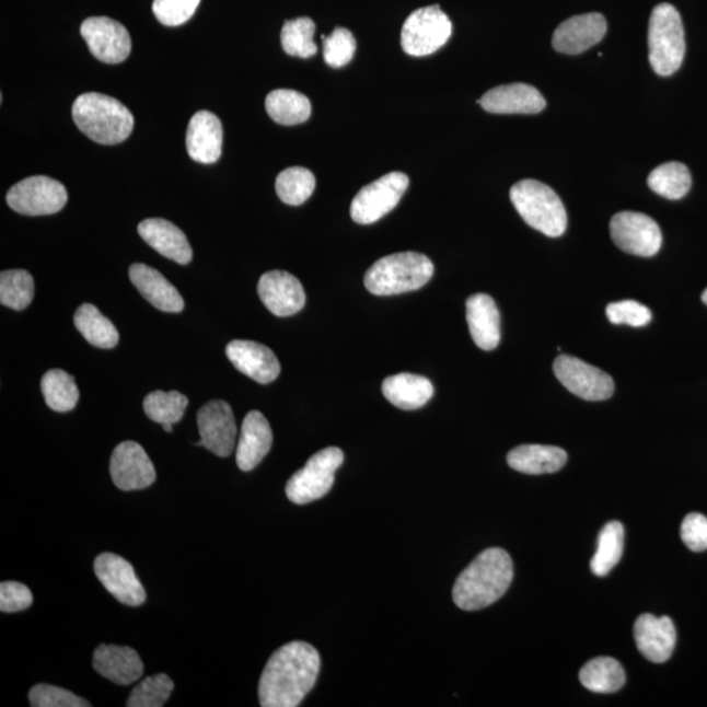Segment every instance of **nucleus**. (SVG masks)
I'll return each instance as SVG.
<instances>
[{
	"mask_svg": "<svg viewBox=\"0 0 707 707\" xmlns=\"http://www.w3.org/2000/svg\"><path fill=\"white\" fill-rule=\"evenodd\" d=\"M553 371L567 391L586 402H603L615 392V382L602 370L576 357L559 356Z\"/></svg>",
	"mask_w": 707,
	"mask_h": 707,
	"instance_id": "nucleus-11",
	"label": "nucleus"
},
{
	"mask_svg": "<svg viewBox=\"0 0 707 707\" xmlns=\"http://www.w3.org/2000/svg\"><path fill=\"white\" fill-rule=\"evenodd\" d=\"M30 704L33 707H89L85 699L72 692L48 684H37L30 691Z\"/></svg>",
	"mask_w": 707,
	"mask_h": 707,
	"instance_id": "nucleus-42",
	"label": "nucleus"
},
{
	"mask_svg": "<svg viewBox=\"0 0 707 707\" xmlns=\"http://www.w3.org/2000/svg\"><path fill=\"white\" fill-rule=\"evenodd\" d=\"M223 126L208 111H199L192 117L186 131V150L195 162L212 164L222 155Z\"/></svg>",
	"mask_w": 707,
	"mask_h": 707,
	"instance_id": "nucleus-22",
	"label": "nucleus"
},
{
	"mask_svg": "<svg viewBox=\"0 0 707 707\" xmlns=\"http://www.w3.org/2000/svg\"><path fill=\"white\" fill-rule=\"evenodd\" d=\"M682 538L692 552H705L707 549V518L698 512L688 513L683 520Z\"/></svg>",
	"mask_w": 707,
	"mask_h": 707,
	"instance_id": "nucleus-46",
	"label": "nucleus"
},
{
	"mask_svg": "<svg viewBox=\"0 0 707 707\" xmlns=\"http://www.w3.org/2000/svg\"><path fill=\"white\" fill-rule=\"evenodd\" d=\"M77 329L86 343L100 349H113L118 344V331L109 318H106L97 306L82 304L73 316Z\"/></svg>",
	"mask_w": 707,
	"mask_h": 707,
	"instance_id": "nucleus-31",
	"label": "nucleus"
},
{
	"mask_svg": "<svg viewBox=\"0 0 707 707\" xmlns=\"http://www.w3.org/2000/svg\"><path fill=\"white\" fill-rule=\"evenodd\" d=\"M111 476L119 490L132 491L149 488L157 479L153 466L143 447L136 442H123L112 453Z\"/></svg>",
	"mask_w": 707,
	"mask_h": 707,
	"instance_id": "nucleus-15",
	"label": "nucleus"
},
{
	"mask_svg": "<svg viewBox=\"0 0 707 707\" xmlns=\"http://www.w3.org/2000/svg\"><path fill=\"white\" fill-rule=\"evenodd\" d=\"M322 660L315 647L293 640L266 663L258 685L263 707H297L316 684Z\"/></svg>",
	"mask_w": 707,
	"mask_h": 707,
	"instance_id": "nucleus-1",
	"label": "nucleus"
},
{
	"mask_svg": "<svg viewBox=\"0 0 707 707\" xmlns=\"http://www.w3.org/2000/svg\"><path fill=\"white\" fill-rule=\"evenodd\" d=\"M273 444L271 427L263 415L252 410L245 416L236 450V463L243 472H251L263 462Z\"/></svg>",
	"mask_w": 707,
	"mask_h": 707,
	"instance_id": "nucleus-25",
	"label": "nucleus"
},
{
	"mask_svg": "<svg viewBox=\"0 0 707 707\" xmlns=\"http://www.w3.org/2000/svg\"><path fill=\"white\" fill-rule=\"evenodd\" d=\"M606 317L612 324H625L629 326H645L651 322V311L646 305L635 300H623V302L611 303L606 306Z\"/></svg>",
	"mask_w": 707,
	"mask_h": 707,
	"instance_id": "nucleus-44",
	"label": "nucleus"
},
{
	"mask_svg": "<svg viewBox=\"0 0 707 707\" xmlns=\"http://www.w3.org/2000/svg\"><path fill=\"white\" fill-rule=\"evenodd\" d=\"M80 33L92 56L100 62L117 65L131 51V37L121 23L111 18L96 16L84 20Z\"/></svg>",
	"mask_w": 707,
	"mask_h": 707,
	"instance_id": "nucleus-13",
	"label": "nucleus"
},
{
	"mask_svg": "<svg viewBox=\"0 0 707 707\" xmlns=\"http://www.w3.org/2000/svg\"><path fill=\"white\" fill-rule=\"evenodd\" d=\"M606 30L609 25L602 13L591 12L572 16L559 24L553 35V48L563 55H580L602 42Z\"/></svg>",
	"mask_w": 707,
	"mask_h": 707,
	"instance_id": "nucleus-17",
	"label": "nucleus"
},
{
	"mask_svg": "<svg viewBox=\"0 0 707 707\" xmlns=\"http://www.w3.org/2000/svg\"><path fill=\"white\" fill-rule=\"evenodd\" d=\"M357 43L352 33L346 28H336L329 37L324 38V59L331 68H344L356 55Z\"/></svg>",
	"mask_w": 707,
	"mask_h": 707,
	"instance_id": "nucleus-41",
	"label": "nucleus"
},
{
	"mask_svg": "<svg viewBox=\"0 0 707 707\" xmlns=\"http://www.w3.org/2000/svg\"><path fill=\"white\" fill-rule=\"evenodd\" d=\"M344 464V452L337 447L318 451L286 485V496L295 505L322 499L333 488L335 475Z\"/></svg>",
	"mask_w": 707,
	"mask_h": 707,
	"instance_id": "nucleus-7",
	"label": "nucleus"
},
{
	"mask_svg": "<svg viewBox=\"0 0 707 707\" xmlns=\"http://www.w3.org/2000/svg\"><path fill=\"white\" fill-rule=\"evenodd\" d=\"M382 391L392 405L403 410L422 408L433 396V385L429 379L406 372L386 378Z\"/></svg>",
	"mask_w": 707,
	"mask_h": 707,
	"instance_id": "nucleus-29",
	"label": "nucleus"
},
{
	"mask_svg": "<svg viewBox=\"0 0 707 707\" xmlns=\"http://www.w3.org/2000/svg\"><path fill=\"white\" fill-rule=\"evenodd\" d=\"M96 577L119 603L139 606L146 602V591L135 567L121 556L103 553L95 559Z\"/></svg>",
	"mask_w": 707,
	"mask_h": 707,
	"instance_id": "nucleus-16",
	"label": "nucleus"
},
{
	"mask_svg": "<svg viewBox=\"0 0 707 707\" xmlns=\"http://www.w3.org/2000/svg\"><path fill=\"white\" fill-rule=\"evenodd\" d=\"M35 297V281L26 270H5L0 275V303L23 311Z\"/></svg>",
	"mask_w": 707,
	"mask_h": 707,
	"instance_id": "nucleus-38",
	"label": "nucleus"
},
{
	"mask_svg": "<svg viewBox=\"0 0 707 707\" xmlns=\"http://www.w3.org/2000/svg\"><path fill=\"white\" fill-rule=\"evenodd\" d=\"M189 399L183 393L157 391L146 396L143 409L151 421L175 425L182 421Z\"/></svg>",
	"mask_w": 707,
	"mask_h": 707,
	"instance_id": "nucleus-37",
	"label": "nucleus"
},
{
	"mask_svg": "<svg viewBox=\"0 0 707 707\" xmlns=\"http://www.w3.org/2000/svg\"><path fill=\"white\" fill-rule=\"evenodd\" d=\"M129 277L139 293L155 309L173 313L184 310L183 297L158 270L144 264H135L130 266Z\"/></svg>",
	"mask_w": 707,
	"mask_h": 707,
	"instance_id": "nucleus-27",
	"label": "nucleus"
},
{
	"mask_svg": "<svg viewBox=\"0 0 707 707\" xmlns=\"http://www.w3.org/2000/svg\"><path fill=\"white\" fill-rule=\"evenodd\" d=\"M73 123L84 136L100 144H118L135 129V117L115 97L90 92L80 95L72 105Z\"/></svg>",
	"mask_w": 707,
	"mask_h": 707,
	"instance_id": "nucleus-3",
	"label": "nucleus"
},
{
	"mask_svg": "<svg viewBox=\"0 0 707 707\" xmlns=\"http://www.w3.org/2000/svg\"><path fill=\"white\" fill-rule=\"evenodd\" d=\"M638 650L652 663H664L676 646V629L670 617H656L646 613L635 624Z\"/></svg>",
	"mask_w": 707,
	"mask_h": 707,
	"instance_id": "nucleus-21",
	"label": "nucleus"
},
{
	"mask_svg": "<svg viewBox=\"0 0 707 707\" xmlns=\"http://www.w3.org/2000/svg\"><path fill=\"white\" fill-rule=\"evenodd\" d=\"M452 24L438 4L424 7L406 19L402 31V46L406 55L426 57L449 42Z\"/></svg>",
	"mask_w": 707,
	"mask_h": 707,
	"instance_id": "nucleus-8",
	"label": "nucleus"
},
{
	"mask_svg": "<svg viewBox=\"0 0 707 707\" xmlns=\"http://www.w3.org/2000/svg\"><path fill=\"white\" fill-rule=\"evenodd\" d=\"M685 33L682 16L670 3L658 4L649 23V59L660 77H670L682 68Z\"/></svg>",
	"mask_w": 707,
	"mask_h": 707,
	"instance_id": "nucleus-6",
	"label": "nucleus"
},
{
	"mask_svg": "<svg viewBox=\"0 0 707 707\" xmlns=\"http://www.w3.org/2000/svg\"><path fill=\"white\" fill-rule=\"evenodd\" d=\"M175 684L172 679L165 673H158L150 677H146L141 684H138L132 689L128 698L129 707H162L169 702Z\"/></svg>",
	"mask_w": 707,
	"mask_h": 707,
	"instance_id": "nucleus-40",
	"label": "nucleus"
},
{
	"mask_svg": "<svg viewBox=\"0 0 707 707\" xmlns=\"http://www.w3.org/2000/svg\"><path fill=\"white\" fill-rule=\"evenodd\" d=\"M624 526L619 522H611L600 531L598 550L591 561V570L596 577L609 576L623 557Z\"/></svg>",
	"mask_w": 707,
	"mask_h": 707,
	"instance_id": "nucleus-34",
	"label": "nucleus"
},
{
	"mask_svg": "<svg viewBox=\"0 0 707 707\" xmlns=\"http://www.w3.org/2000/svg\"><path fill=\"white\" fill-rule=\"evenodd\" d=\"M138 233L160 255L179 265H188L193 258L192 246L185 233L169 220L151 218L138 225Z\"/></svg>",
	"mask_w": 707,
	"mask_h": 707,
	"instance_id": "nucleus-24",
	"label": "nucleus"
},
{
	"mask_svg": "<svg viewBox=\"0 0 707 707\" xmlns=\"http://www.w3.org/2000/svg\"><path fill=\"white\" fill-rule=\"evenodd\" d=\"M408 186L409 178L403 172H391L364 186L351 202L350 213L354 222L358 224L378 222L396 208Z\"/></svg>",
	"mask_w": 707,
	"mask_h": 707,
	"instance_id": "nucleus-9",
	"label": "nucleus"
},
{
	"mask_svg": "<svg viewBox=\"0 0 707 707\" xmlns=\"http://www.w3.org/2000/svg\"><path fill=\"white\" fill-rule=\"evenodd\" d=\"M266 112L279 125L303 124L311 117L312 105L309 97L293 90H275L266 96Z\"/></svg>",
	"mask_w": 707,
	"mask_h": 707,
	"instance_id": "nucleus-30",
	"label": "nucleus"
},
{
	"mask_svg": "<svg viewBox=\"0 0 707 707\" xmlns=\"http://www.w3.org/2000/svg\"><path fill=\"white\" fill-rule=\"evenodd\" d=\"M510 198L519 216L533 230L549 237L564 235L567 227L565 206L548 185L536 179H522L512 186Z\"/></svg>",
	"mask_w": 707,
	"mask_h": 707,
	"instance_id": "nucleus-5",
	"label": "nucleus"
},
{
	"mask_svg": "<svg viewBox=\"0 0 707 707\" xmlns=\"http://www.w3.org/2000/svg\"><path fill=\"white\" fill-rule=\"evenodd\" d=\"M316 178L303 166H291L279 173L276 190L281 201L290 206L303 205L315 190Z\"/></svg>",
	"mask_w": 707,
	"mask_h": 707,
	"instance_id": "nucleus-36",
	"label": "nucleus"
},
{
	"mask_svg": "<svg viewBox=\"0 0 707 707\" xmlns=\"http://www.w3.org/2000/svg\"><path fill=\"white\" fill-rule=\"evenodd\" d=\"M478 103L495 115H536L546 106L542 93L525 83L496 86L486 92Z\"/></svg>",
	"mask_w": 707,
	"mask_h": 707,
	"instance_id": "nucleus-19",
	"label": "nucleus"
},
{
	"mask_svg": "<svg viewBox=\"0 0 707 707\" xmlns=\"http://www.w3.org/2000/svg\"><path fill=\"white\" fill-rule=\"evenodd\" d=\"M33 595L28 587L19 582L0 584V611L13 613L30 609Z\"/></svg>",
	"mask_w": 707,
	"mask_h": 707,
	"instance_id": "nucleus-45",
	"label": "nucleus"
},
{
	"mask_svg": "<svg viewBox=\"0 0 707 707\" xmlns=\"http://www.w3.org/2000/svg\"><path fill=\"white\" fill-rule=\"evenodd\" d=\"M201 0H153L152 11L166 26L183 25L195 15Z\"/></svg>",
	"mask_w": 707,
	"mask_h": 707,
	"instance_id": "nucleus-43",
	"label": "nucleus"
},
{
	"mask_svg": "<svg viewBox=\"0 0 707 707\" xmlns=\"http://www.w3.org/2000/svg\"><path fill=\"white\" fill-rule=\"evenodd\" d=\"M611 236L619 250L639 257L656 256L663 242L656 220L633 211L618 212L612 218Z\"/></svg>",
	"mask_w": 707,
	"mask_h": 707,
	"instance_id": "nucleus-12",
	"label": "nucleus"
},
{
	"mask_svg": "<svg viewBox=\"0 0 707 707\" xmlns=\"http://www.w3.org/2000/svg\"><path fill=\"white\" fill-rule=\"evenodd\" d=\"M433 265L416 252L395 253L380 258L366 273L364 286L373 295L390 297L421 289L430 281Z\"/></svg>",
	"mask_w": 707,
	"mask_h": 707,
	"instance_id": "nucleus-4",
	"label": "nucleus"
},
{
	"mask_svg": "<svg viewBox=\"0 0 707 707\" xmlns=\"http://www.w3.org/2000/svg\"><path fill=\"white\" fill-rule=\"evenodd\" d=\"M68 199L65 186L46 176L25 178L7 193V204L10 208L30 217L51 216L61 211Z\"/></svg>",
	"mask_w": 707,
	"mask_h": 707,
	"instance_id": "nucleus-10",
	"label": "nucleus"
},
{
	"mask_svg": "<svg viewBox=\"0 0 707 707\" xmlns=\"http://www.w3.org/2000/svg\"><path fill=\"white\" fill-rule=\"evenodd\" d=\"M466 322L473 341L479 349L491 351L500 341V315L495 299L476 293L466 300Z\"/></svg>",
	"mask_w": 707,
	"mask_h": 707,
	"instance_id": "nucleus-26",
	"label": "nucleus"
},
{
	"mask_svg": "<svg viewBox=\"0 0 707 707\" xmlns=\"http://www.w3.org/2000/svg\"><path fill=\"white\" fill-rule=\"evenodd\" d=\"M225 354L236 370L259 384L273 383L281 373L276 354L262 344L235 339L227 345Z\"/></svg>",
	"mask_w": 707,
	"mask_h": 707,
	"instance_id": "nucleus-20",
	"label": "nucleus"
},
{
	"mask_svg": "<svg viewBox=\"0 0 707 707\" xmlns=\"http://www.w3.org/2000/svg\"><path fill=\"white\" fill-rule=\"evenodd\" d=\"M197 424L201 440L196 445L205 447L219 457H229L235 450L237 436L231 406L222 399L206 404L198 412Z\"/></svg>",
	"mask_w": 707,
	"mask_h": 707,
	"instance_id": "nucleus-14",
	"label": "nucleus"
},
{
	"mask_svg": "<svg viewBox=\"0 0 707 707\" xmlns=\"http://www.w3.org/2000/svg\"><path fill=\"white\" fill-rule=\"evenodd\" d=\"M647 184L657 195L676 201L688 195L692 188V176L688 166L670 162L653 170L647 178Z\"/></svg>",
	"mask_w": 707,
	"mask_h": 707,
	"instance_id": "nucleus-33",
	"label": "nucleus"
},
{
	"mask_svg": "<svg viewBox=\"0 0 707 707\" xmlns=\"http://www.w3.org/2000/svg\"><path fill=\"white\" fill-rule=\"evenodd\" d=\"M703 302L707 305V289L703 293Z\"/></svg>",
	"mask_w": 707,
	"mask_h": 707,
	"instance_id": "nucleus-48",
	"label": "nucleus"
},
{
	"mask_svg": "<svg viewBox=\"0 0 707 707\" xmlns=\"http://www.w3.org/2000/svg\"><path fill=\"white\" fill-rule=\"evenodd\" d=\"M258 295L273 315L287 317L303 310L305 292L302 283L290 273L273 270L259 278Z\"/></svg>",
	"mask_w": 707,
	"mask_h": 707,
	"instance_id": "nucleus-18",
	"label": "nucleus"
},
{
	"mask_svg": "<svg viewBox=\"0 0 707 707\" xmlns=\"http://www.w3.org/2000/svg\"><path fill=\"white\" fill-rule=\"evenodd\" d=\"M162 426H163L164 431H166V432H172L173 431V425L164 424Z\"/></svg>",
	"mask_w": 707,
	"mask_h": 707,
	"instance_id": "nucleus-47",
	"label": "nucleus"
},
{
	"mask_svg": "<svg viewBox=\"0 0 707 707\" xmlns=\"http://www.w3.org/2000/svg\"><path fill=\"white\" fill-rule=\"evenodd\" d=\"M42 391L46 405L58 413L71 412L79 402L76 379L63 370H50L42 380Z\"/></svg>",
	"mask_w": 707,
	"mask_h": 707,
	"instance_id": "nucleus-35",
	"label": "nucleus"
},
{
	"mask_svg": "<svg viewBox=\"0 0 707 707\" xmlns=\"http://www.w3.org/2000/svg\"><path fill=\"white\" fill-rule=\"evenodd\" d=\"M316 25L310 18H299L286 22L281 33L282 48L287 55L299 58H311L317 53L313 43Z\"/></svg>",
	"mask_w": 707,
	"mask_h": 707,
	"instance_id": "nucleus-39",
	"label": "nucleus"
},
{
	"mask_svg": "<svg viewBox=\"0 0 707 707\" xmlns=\"http://www.w3.org/2000/svg\"><path fill=\"white\" fill-rule=\"evenodd\" d=\"M580 683L586 689L596 693H615L626 682L625 671L618 660L600 657L590 660L579 672Z\"/></svg>",
	"mask_w": 707,
	"mask_h": 707,
	"instance_id": "nucleus-32",
	"label": "nucleus"
},
{
	"mask_svg": "<svg viewBox=\"0 0 707 707\" xmlns=\"http://www.w3.org/2000/svg\"><path fill=\"white\" fill-rule=\"evenodd\" d=\"M93 669L118 685H130L143 675V662L131 647L100 645L93 652Z\"/></svg>",
	"mask_w": 707,
	"mask_h": 707,
	"instance_id": "nucleus-23",
	"label": "nucleus"
},
{
	"mask_svg": "<svg viewBox=\"0 0 707 707\" xmlns=\"http://www.w3.org/2000/svg\"><path fill=\"white\" fill-rule=\"evenodd\" d=\"M507 463L513 471L524 475H545L563 470L567 453L555 445L524 444L509 452Z\"/></svg>",
	"mask_w": 707,
	"mask_h": 707,
	"instance_id": "nucleus-28",
	"label": "nucleus"
},
{
	"mask_svg": "<svg viewBox=\"0 0 707 707\" xmlns=\"http://www.w3.org/2000/svg\"><path fill=\"white\" fill-rule=\"evenodd\" d=\"M512 559L503 549H486L460 573L453 602L463 611H479L498 602L512 582Z\"/></svg>",
	"mask_w": 707,
	"mask_h": 707,
	"instance_id": "nucleus-2",
	"label": "nucleus"
}]
</instances>
